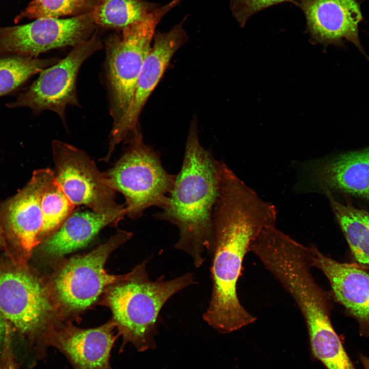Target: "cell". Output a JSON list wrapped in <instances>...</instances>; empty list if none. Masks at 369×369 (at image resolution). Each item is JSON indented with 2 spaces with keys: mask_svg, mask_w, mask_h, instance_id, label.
Segmentation results:
<instances>
[{
  "mask_svg": "<svg viewBox=\"0 0 369 369\" xmlns=\"http://www.w3.org/2000/svg\"><path fill=\"white\" fill-rule=\"evenodd\" d=\"M52 147L56 180L75 206L84 205L102 214L126 215L125 206L116 201L105 173L86 152L57 140Z\"/></svg>",
  "mask_w": 369,
  "mask_h": 369,
  "instance_id": "obj_8",
  "label": "cell"
},
{
  "mask_svg": "<svg viewBox=\"0 0 369 369\" xmlns=\"http://www.w3.org/2000/svg\"><path fill=\"white\" fill-rule=\"evenodd\" d=\"M223 163L201 145L197 120L194 118L181 168L166 204L155 217L176 227L179 236L174 247L189 254L196 268L202 264L203 254L210 248Z\"/></svg>",
  "mask_w": 369,
  "mask_h": 369,
  "instance_id": "obj_2",
  "label": "cell"
},
{
  "mask_svg": "<svg viewBox=\"0 0 369 369\" xmlns=\"http://www.w3.org/2000/svg\"><path fill=\"white\" fill-rule=\"evenodd\" d=\"M148 259L136 266L123 280L111 286L106 295L113 320L122 337L120 348L131 343L139 352L154 349L160 311L174 294L195 283L193 275L186 273L166 280L153 281L146 271Z\"/></svg>",
  "mask_w": 369,
  "mask_h": 369,
  "instance_id": "obj_3",
  "label": "cell"
},
{
  "mask_svg": "<svg viewBox=\"0 0 369 369\" xmlns=\"http://www.w3.org/2000/svg\"><path fill=\"white\" fill-rule=\"evenodd\" d=\"M0 357V369H17L9 335L7 332Z\"/></svg>",
  "mask_w": 369,
  "mask_h": 369,
  "instance_id": "obj_25",
  "label": "cell"
},
{
  "mask_svg": "<svg viewBox=\"0 0 369 369\" xmlns=\"http://www.w3.org/2000/svg\"><path fill=\"white\" fill-rule=\"evenodd\" d=\"M125 215L102 214L93 211L72 213L49 236L43 250L49 255L61 256L86 246L108 225H117Z\"/></svg>",
  "mask_w": 369,
  "mask_h": 369,
  "instance_id": "obj_17",
  "label": "cell"
},
{
  "mask_svg": "<svg viewBox=\"0 0 369 369\" xmlns=\"http://www.w3.org/2000/svg\"><path fill=\"white\" fill-rule=\"evenodd\" d=\"M186 18L167 32L155 33L153 44L139 74L131 104L119 122L113 126L106 156L107 159L110 158L117 145L128 135L139 131L138 118L146 101L162 78L172 56L188 39L183 26Z\"/></svg>",
  "mask_w": 369,
  "mask_h": 369,
  "instance_id": "obj_11",
  "label": "cell"
},
{
  "mask_svg": "<svg viewBox=\"0 0 369 369\" xmlns=\"http://www.w3.org/2000/svg\"><path fill=\"white\" fill-rule=\"evenodd\" d=\"M160 6L145 0H102L92 16L96 26L122 29L145 19Z\"/></svg>",
  "mask_w": 369,
  "mask_h": 369,
  "instance_id": "obj_19",
  "label": "cell"
},
{
  "mask_svg": "<svg viewBox=\"0 0 369 369\" xmlns=\"http://www.w3.org/2000/svg\"><path fill=\"white\" fill-rule=\"evenodd\" d=\"M5 324V319L0 312V344L3 343L7 329Z\"/></svg>",
  "mask_w": 369,
  "mask_h": 369,
  "instance_id": "obj_26",
  "label": "cell"
},
{
  "mask_svg": "<svg viewBox=\"0 0 369 369\" xmlns=\"http://www.w3.org/2000/svg\"><path fill=\"white\" fill-rule=\"evenodd\" d=\"M102 0H33L15 19L58 18L92 12Z\"/></svg>",
  "mask_w": 369,
  "mask_h": 369,
  "instance_id": "obj_22",
  "label": "cell"
},
{
  "mask_svg": "<svg viewBox=\"0 0 369 369\" xmlns=\"http://www.w3.org/2000/svg\"><path fill=\"white\" fill-rule=\"evenodd\" d=\"M132 235L118 230L108 241L91 252L73 257L64 263L52 283L54 297L63 310L76 312L86 309L95 302L107 287L127 277L128 274H108L105 265L110 254Z\"/></svg>",
  "mask_w": 369,
  "mask_h": 369,
  "instance_id": "obj_6",
  "label": "cell"
},
{
  "mask_svg": "<svg viewBox=\"0 0 369 369\" xmlns=\"http://www.w3.org/2000/svg\"><path fill=\"white\" fill-rule=\"evenodd\" d=\"M232 15L238 25L243 27L256 14L270 7L296 0H229Z\"/></svg>",
  "mask_w": 369,
  "mask_h": 369,
  "instance_id": "obj_24",
  "label": "cell"
},
{
  "mask_svg": "<svg viewBox=\"0 0 369 369\" xmlns=\"http://www.w3.org/2000/svg\"><path fill=\"white\" fill-rule=\"evenodd\" d=\"M2 221H3V220H2V214H1V213H0V245L1 244V242H2V226H1V224H2Z\"/></svg>",
  "mask_w": 369,
  "mask_h": 369,
  "instance_id": "obj_28",
  "label": "cell"
},
{
  "mask_svg": "<svg viewBox=\"0 0 369 369\" xmlns=\"http://www.w3.org/2000/svg\"><path fill=\"white\" fill-rule=\"evenodd\" d=\"M313 267L328 279L335 299L358 322L360 334L369 336V269L341 263L310 246Z\"/></svg>",
  "mask_w": 369,
  "mask_h": 369,
  "instance_id": "obj_14",
  "label": "cell"
},
{
  "mask_svg": "<svg viewBox=\"0 0 369 369\" xmlns=\"http://www.w3.org/2000/svg\"><path fill=\"white\" fill-rule=\"evenodd\" d=\"M312 354L327 369H340L348 355L332 324L309 334Z\"/></svg>",
  "mask_w": 369,
  "mask_h": 369,
  "instance_id": "obj_23",
  "label": "cell"
},
{
  "mask_svg": "<svg viewBox=\"0 0 369 369\" xmlns=\"http://www.w3.org/2000/svg\"><path fill=\"white\" fill-rule=\"evenodd\" d=\"M52 172L49 169L35 171L27 185L9 200L1 212L9 233L27 257L41 241V196Z\"/></svg>",
  "mask_w": 369,
  "mask_h": 369,
  "instance_id": "obj_15",
  "label": "cell"
},
{
  "mask_svg": "<svg viewBox=\"0 0 369 369\" xmlns=\"http://www.w3.org/2000/svg\"><path fill=\"white\" fill-rule=\"evenodd\" d=\"M180 2V0H172L159 6L145 19L127 26L120 34L112 35L106 40V76L113 126L119 122L131 104L157 26Z\"/></svg>",
  "mask_w": 369,
  "mask_h": 369,
  "instance_id": "obj_4",
  "label": "cell"
},
{
  "mask_svg": "<svg viewBox=\"0 0 369 369\" xmlns=\"http://www.w3.org/2000/svg\"><path fill=\"white\" fill-rule=\"evenodd\" d=\"M102 48L96 34L73 47L68 55L41 72L38 78L7 104L9 108L28 107L36 114L44 110L56 113L64 123L69 106H79L76 79L80 67Z\"/></svg>",
  "mask_w": 369,
  "mask_h": 369,
  "instance_id": "obj_7",
  "label": "cell"
},
{
  "mask_svg": "<svg viewBox=\"0 0 369 369\" xmlns=\"http://www.w3.org/2000/svg\"><path fill=\"white\" fill-rule=\"evenodd\" d=\"M19 55L0 56V96L16 90L31 76L58 61Z\"/></svg>",
  "mask_w": 369,
  "mask_h": 369,
  "instance_id": "obj_20",
  "label": "cell"
},
{
  "mask_svg": "<svg viewBox=\"0 0 369 369\" xmlns=\"http://www.w3.org/2000/svg\"><path fill=\"white\" fill-rule=\"evenodd\" d=\"M294 4L302 11L315 41L332 44L347 41L364 53L358 32L362 15L356 0H296Z\"/></svg>",
  "mask_w": 369,
  "mask_h": 369,
  "instance_id": "obj_13",
  "label": "cell"
},
{
  "mask_svg": "<svg viewBox=\"0 0 369 369\" xmlns=\"http://www.w3.org/2000/svg\"><path fill=\"white\" fill-rule=\"evenodd\" d=\"M130 137L125 152L105 174L111 187L125 197L126 215L135 219L150 207L165 206L175 175L165 170L159 155L145 144L139 130Z\"/></svg>",
  "mask_w": 369,
  "mask_h": 369,
  "instance_id": "obj_5",
  "label": "cell"
},
{
  "mask_svg": "<svg viewBox=\"0 0 369 369\" xmlns=\"http://www.w3.org/2000/svg\"><path fill=\"white\" fill-rule=\"evenodd\" d=\"M40 206L43 218L41 240L55 232L73 212L75 205L64 193L53 172L43 188Z\"/></svg>",
  "mask_w": 369,
  "mask_h": 369,
  "instance_id": "obj_21",
  "label": "cell"
},
{
  "mask_svg": "<svg viewBox=\"0 0 369 369\" xmlns=\"http://www.w3.org/2000/svg\"><path fill=\"white\" fill-rule=\"evenodd\" d=\"M92 12L71 18H42L23 25L0 27V56L36 57L49 50L89 39L96 27Z\"/></svg>",
  "mask_w": 369,
  "mask_h": 369,
  "instance_id": "obj_9",
  "label": "cell"
},
{
  "mask_svg": "<svg viewBox=\"0 0 369 369\" xmlns=\"http://www.w3.org/2000/svg\"><path fill=\"white\" fill-rule=\"evenodd\" d=\"M359 357L364 369H369V358L361 353Z\"/></svg>",
  "mask_w": 369,
  "mask_h": 369,
  "instance_id": "obj_27",
  "label": "cell"
},
{
  "mask_svg": "<svg viewBox=\"0 0 369 369\" xmlns=\"http://www.w3.org/2000/svg\"><path fill=\"white\" fill-rule=\"evenodd\" d=\"M115 327L111 321L92 329H54L47 344L61 352L74 369H112L110 354L117 338Z\"/></svg>",
  "mask_w": 369,
  "mask_h": 369,
  "instance_id": "obj_16",
  "label": "cell"
},
{
  "mask_svg": "<svg viewBox=\"0 0 369 369\" xmlns=\"http://www.w3.org/2000/svg\"><path fill=\"white\" fill-rule=\"evenodd\" d=\"M277 215L273 203L262 199L235 173L222 177L208 252L212 291L202 315L220 333L235 331L256 320L241 304L237 285L252 242L264 228L276 225Z\"/></svg>",
  "mask_w": 369,
  "mask_h": 369,
  "instance_id": "obj_1",
  "label": "cell"
},
{
  "mask_svg": "<svg viewBox=\"0 0 369 369\" xmlns=\"http://www.w3.org/2000/svg\"><path fill=\"white\" fill-rule=\"evenodd\" d=\"M324 194L354 257L369 269V213L339 202L330 192Z\"/></svg>",
  "mask_w": 369,
  "mask_h": 369,
  "instance_id": "obj_18",
  "label": "cell"
},
{
  "mask_svg": "<svg viewBox=\"0 0 369 369\" xmlns=\"http://www.w3.org/2000/svg\"><path fill=\"white\" fill-rule=\"evenodd\" d=\"M0 312L23 333L46 330L53 306L47 290L31 274L23 271H0Z\"/></svg>",
  "mask_w": 369,
  "mask_h": 369,
  "instance_id": "obj_12",
  "label": "cell"
},
{
  "mask_svg": "<svg viewBox=\"0 0 369 369\" xmlns=\"http://www.w3.org/2000/svg\"><path fill=\"white\" fill-rule=\"evenodd\" d=\"M298 193L342 191L369 200V147L329 158L296 161Z\"/></svg>",
  "mask_w": 369,
  "mask_h": 369,
  "instance_id": "obj_10",
  "label": "cell"
}]
</instances>
